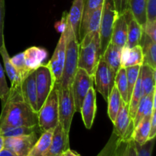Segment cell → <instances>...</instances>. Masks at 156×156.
I'll return each mask as SVG.
<instances>
[{"mask_svg": "<svg viewBox=\"0 0 156 156\" xmlns=\"http://www.w3.org/2000/svg\"><path fill=\"white\" fill-rule=\"evenodd\" d=\"M18 126H38L37 112L24 100L21 85L11 87L7 99L2 105L0 115V129Z\"/></svg>", "mask_w": 156, "mask_h": 156, "instance_id": "obj_1", "label": "cell"}, {"mask_svg": "<svg viewBox=\"0 0 156 156\" xmlns=\"http://www.w3.org/2000/svg\"><path fill=\"white\" fill-rule=\"evenodd\" d=\"M101 57L99 31L86 34L79 42L78 68L83 69L93 76Z\"/></svg>", "mask_w": 156, "mask_h": 156, "instance_id": "obj_2", "label": "cell"}, {"mask_svg": "<svg viewBox=\"0 0 156 156\" xmlns=\"http://www.w3.org/2000/svg\"><path fill=\"white\" fill-rule=\"evenodd\" d=\"M79 42L76 39L69 22L66 27V48L63 70L60 80L56 82L58 88H69L71 87L76 70L78 69Z\"/></svg>", "mask_w": 156, "mask_h": 156, "instance_id": "obj_3", "label": "cell"}, {"mask_svg": "<svg viewBox=\"0 0 156 156\" xmlns=\"http://www.w3.org/2000/svg\"><path fill=\"white\" fill-rule=\"evenodd\" d=\"M37 115L38 126L41 132L54 129L59 123V90L56 83Z\"/></svg>", "mask_w": 156, "mask_h": 156, "instance_id": "obj_4", "label": "cell"}, {"mask_svg": "<svg viewBox=\"0 0 156 156\" xmlns=\"http://www.w3.org/2000/svg\"><path fill=\"white\" fill-rule=\"evenodd\" d=\"M118 14L116 11L113 0H104L102 6L101 19L100 34L101 56H102L107 47L111 42V34L114 22L117 19Z\"/></svg>", "mask_w": 156, "mask_h": 156, "instance_id": "obj_5", "label": "cell"}, {"mask_svg": "<svg viewBox=\"0 0 156 156\" xmlns=\"http://www.w3.org/2000/svg\"><path fill=\"white\" fill-rule=\"evenodd\" d=\"M59 90V123L67 136H69L73 116L76 112L71 87Z\"/></svg>", "mask_w": 156, "mask_h": 156, "instance_id": "obj_6", "label": "cell"}, {"mask_svg": "<svg viewBox=\"0 0 156 156\" xmlns=\"http://www.w3.org/2000/svg\"><path fill=\"white\" fill-rule=\"evenodd\" d=\"M116 73L101 57L94 73V84L96 90L108 101V96L114 86Z\"/></svg>", "mask_w": 156, "mask_h": 156, "instance_id": "obj_7", "label": "cell"}, {"mask_svg": "<svg viewBox=\"0 0 156 156\" xmlns=\"http://www.w3.org/2000/svg\"><path fill=\"white\" fill-rule=\"evenodd\" d=\"M92 87H94V77L83 69L78 68L71 85L76 111L80 112L82 101Z\"/></svg>", "mask_w": 156, "mask_h": 156, "instance_id": "obj_8", "label": "cell"}, {"mask_svg": "<svg viewBox=\"0 0 156 156\" xmlns=\"http://www.w3.org/2000/svg\"><path fill=\"white\" fill-rule=\"evenodd\" d=\"M37 105V111L41 109L43 104L48 97L49 94L54 87L56 81L47 65H42L36 70Z\"/></svg>", "mask_w": 156, "mask_h": 156, "instance_id": "obj_9", "label": "cell"}, {"mask_svg": "<svg viewBox=\"0 0 156 156\" xmlns=\"http://www.w3.org/2000/svg\"><path fill=\"white\" fill-rule=\"evenodd\" d=\"M113 124V132L119 138L125 140H129L132 139L133 132L134 129L133 121L129 117V105L123 102V101Z\"/></svg>", "mask_w": 156, "mask_h": 156, "instance_id": "obj_10", "label": "cell"}, {"mask_svg": "<svg viewBox=\"0 0 156 156\" xmlns=\"http://www.w3.org/2000/svg\"><path fill=\"white\" fill-rule=\"evenodd\" d=\"M66 29L62 33H61L60 37L56 44L53 56L48 63L46 64L51 72L56 82H59L62 76L66 57Z\"/></svg>", "mask_w": 156, "mask_h": 156, "instance_id": "obj_11", "label": "cell"}, {"mask_svg": "<svg viewBox=\"0 0 156 156\" xmlns=\"http://www.w3.org/2000/svg\"><path fill=\"white\" fill-rule=\"evenodd\" d=\"M37 139V133L19 136L5 137L4 148L12 151L17 156H27Z\"/></svg>", "mask_w": 156, "mask_h": 156, "instance_id": "obj_12", "label": "cell"}, {"mask_svg": "<svg viewBox=\"0 0 156 156\" xmlns=\"http://www.w3.org/2000/svg\"><path fill=\"white\" fill-rule=\"evenodd\" d=\"M96 111H97L96 92L94 87H92L87 93L80 108L82 120H83L85 126L88 129H90L92 126Z\"/></svg>", "mask_w": 156, "mask_h": 156, "instance_id": "obj_13", "label": "cell"}, {"mask_svg": "<svg viewBox=\"0 0 156 156\" xmlns=\"http://www.w3.org/2000/svg\"><path fill=\"white\" fill-rule=\"evenodd\" d=\"M68 149H69V136L66 135L60 123H58L53 129L51 143L45 156H60Z\"/></svg>", "mask_w": 156, "mask_h": 156, "instance_id": "obj_14", "label": "cell"}, {"mask_svg": "<svg viewBox=\"0 0 156 156\" xmlns=\"http://www.w3.org/2000/svg\"><path fill=\"white\" fill-rule=\"evenodd\" d=\"M21 91L24 100L34 111L38 113L37 105V88H36V71L30 72L21 83Z\"/></svg>", "mask_w": 156, "mask_h": 156, "instance_id": "obj_15", "label": "cell"}, {"mask_svg": "<svg viewBox=\"0 0 156 156\" xmlns=\"http://www.w3.org/2000/svg\"><path fill=\"white\" fill-rule=\"evenodd\" d=\"M155 98H156V88L153 90L150 94L148 95L143 96L139 104L138 109L135 117L133 118L134 128L140 123V122L144 117H150L152 116V111L155 107Z\"/></svg>", "mask_w": 156, "mask_h": 156, "instance_id": "obj_16", "label": "cell"}, {"mask_svg": "<svg viewBox=\"0 0 156 156\" xmlns=\"http://www.w3.org/2000/svg\"><path fill=\"white\" fill-rule=\"evenodd\" d=\"M127 40V20L125 12L117 16L112 34H111V42L115 44L120 48H123L126 44Z\"/></svg>", "mask_w": 156, "mask_h": 156, "instance_id": "obj_17", "label": "cell"}, {"mask_svg": "<svg viewBox=\"0 0 156 156\" xmlns=\"http://www.w3.org/2000/svg\"><path fill=\"white\" fill-rule=\"evenodd\" d=\"M127 20V40L126 46L131 48L140 45L143 34V27L133 17L130 10L125 12Z\"/></svg>", "mask_w": 156, "mask_h": 156, "instance_id": "obj_18", "label": "cell"}, {"mask_svg": "<svg viewBox=\"0 0 156 156\" xmlns=\"http://www.w3.org/2000/svg\"><path fill=\"white\" fill-rule=\"evenodd\" d=\"M143 64V53L140 45L128 47L125 45L121 50V67L142 66Z\"/></svg>", "mask_w": 156, "mask_h": 156, "instance_id": "obj_19", "label": "cell"}, {"mask_svg": "<svg viewBox=\"0 0 156 156\" xmlns=\"http://www.w3.org/2000/svg\"><path fill=\"white\" fill-rule=\"evenodd\" d=\"M26 66L30 70H36L44 62L48 56V52L44 48L38 47H30L24 51Z\"/></svg>", "mask_w": 156, "mask_h": 156, "instance_id": "obj_20", "label": "cell"}, {"mask_svg": "<svg viewBox=\"0 0 156 156\" xmlns=\"http://www.w3.org/2000/svg\"><path fill=\"white\" fill-rule=\"evenodd\" d=\"M85 0H73L71 8L68 12V21L71 24L77 41L79 42L80 26L85 8Z\"/></svg>", "mask_w": 156, "mask_h": 156, "instance_id": "obj_21", "label": "cell"}, {"mask_svg": "<svg viewBox=\"0 0 156 156\" xmlns=\"http://www.w3.org/2000/svg\"><path fill=\"white\" fill-rule=\"evenodd\" d=\"M102 6L94 9L88 16L82 20L80 26L79 42L86 34L92 31H99L101 19Z\"/></svg>", "mask_w": 156, "mask_h": 156, "instance_id": "obj_22", "label": "cell"}, {"mask_svg": "<svg viewBox=\"0 0 156 156\" xmlns=\"http://www.w3.org/2000/svg\"><path fill=\"white\" fill-rule=\"evenodd\" d=\"M140 45L143 53V64L156 69V42L143 32Z\"/></svg>", "mask_w": 156, "mask_h": 156, "instance_id": "obj_23", "label": "cell"}, {"mask_svg": "<svg viewBox=\"0 0 156 156\" xmlns=\"http://www.w3.org/2000/svg\"><path fill=\"white\" fill-rule=\"evenodd\" d=\"M142 93L143 96L148 95L155 88L156 72L146 64H143L140 68Z\"/></svg>", "mask_w": 156, "mask_h": 156, "instance_id": "obj_24", "label": "cell"}, {"mask_svg": "<svg viewBox=\"0 0 156 156\" xmlns=\"http://www.w3.org/2000/svg\"><path fill=\"white\" fill-rule=\"evenodd\" d=\"M0 55L2 58L3 63H4L5 73L7 74L9 80L11 81V87H15L21 85V79L19 73H18L15 67L12 66L10 61V56L8 53L7 49H6L5 44H3L0 48Z\"/></svg>", "mask_w": 156, "mask_h": 156, "instance_id": "obj_25", "label": "cell"}, {"mask_svg": "<svg viewBox=\"0 0 156 156\" xmlns=\"http://www.w3.org/2000/svg\"><path fill=\"white\" fill-rule=\"evenodd\" d=\"M121 50L113 43L110 42L101 57L115 73L121 67Z\"/></svg>", "mask_w": 156, "mask_h": 156, "instance_id": "obj_26", "label": "cell"}, {"mask_svg": "<svg viewBox=\"0 0 156 156\" xmlns=\"http://www.w3.org/2000/svg\"><path fill=\"white\" fill-rule=\"evenodd\" d=\"M53 133V129L42 132L41 136L37 139L27 156H45L51 143Z\"/></svg>", "mask_w": 156, "mask_h": 156, "instance_id": "obj_27", "label": "cell"}, {"mask_svg": "<svg viewBox=\"0 0 156 156\" xmlns=\"http://www.w3.org/2000/svg\"><path fill=\"white\" fill-rule=\"evenodd\" d=\"M150 117H144L134 128L132 140L140 145H143L149 140L150 132Z\"/></svg>", "mask_w": 156, "mask_h": 156, "instance_id": "obj_28", "label": "cell"}, {"mask_svg": "<svg viewBox=\"0 0 156 156\" xmlns=\"http://www.w3.org/2000/svg\"><path fill=\"white\" fill-rule=\"evenodd\" d=\"M146 4L147 0H129V7L133 17L144 27L146 23Z\"/></svg>", "mask_w": 156, "mask_h": 156, "instance_id": "obj_29", "label": "cell"}, {"mask_svg": "<svg viewBox=\"0 0 156 156\" xmlns=\"http://www.w3.org/2000/svg\"><path fill=\"white\" fill-rule=\"evenodd\" d=\"M108 104V114L110 120H111L112 123H114L117 114L118 113L119 109L120 108L122 102L121 96H120V93H119L118 90L116 88L114 85L113 87L112 90H111V93H110L109 96H108V101H107Z\"/></svg>", "mask_w": 156, "mask_h": 156, "instance_id": "obj_30", "label": "cell"}, {"mask_svg": "<svg viewBox=\"0 0 156 156\" xmlns=\"http://www.w3.org/2000/svg\"><path fill=\"white\" fill-rule=\"evenodd\" d=\"M114 85L118 90L119 93L121 96L122 101L129 105L128 103L127 78H126V69L123 67H120L118 71L116 73Z\"/></svg>", "mask_w": 156, "mask_h": 156, "instance_id": "obj_31", "label": "cell"}, {"mask_svg": "<svg viewBox=\"0 0 156 156\" xmlns=\"http://www.w3.org/2000/svg\"><path fill=\"white\" fill-rule=\"evenodd\" d=\"M143 97V93H142V86H141V79H140V73L138 76L136 85L134 86L133 91L132 95H131L130 100L129 103V117L132 120L135 117L136 114L137 109H138L139 104L140 100Z\"/></svg>", "mask_w": 156, "mask_h": 156, "instance_id": "obj_32", "label": "cell"}, {"mask_svg": "<svg viewBox=\"0 0 156 156\" xmlns=\"http://www.w3.org/2000/svg\"><path fill=\"white\" fill-rule=\"evenodd\" d=\"M41 131L39 126L36 127H27V126H18V127H11L6 129H0V135L5 137H15L19 136L28 135L33 133H37Z\"/></svg>", "mask_w": 156, "mask_h": 156, "instance_id": "obj_33", "label": "cell"}, {"mask_svg": "<svg viewBox=\"0 0 156 156\" xmlns=\"http://www.w3.org/2000/svg\"><path fill=\"white\" fill-rule=\"evenodd\" d=\"M10 61L12 62V66L15 67V69L18 71L19 73L20 76H21V81L29 74L33 70H30L27 66H26L25 60H24V52L22 53H19L17 55H15L13 57L10 58Z\"/></svg>", "mask_w": 156, "mask_h": 156, "instance_id": "obj_34", "label": "cell"}, {"mask_svg": "<svg viewBox=\"0 0 156 156\" xmlns=\"http://www.w3.org/2000/svg\"><path fill=\"white\" fill-rule=\"evenodd\" d=\"M140 68H141V66H135L125 68L126 69L128 85V103H129V100H130L134 86H135L136 82L138 79L139 75H140Z\"/></svg>", "mask_w": 156, "mask_h": 156, "instance_id": "obj_35", "label": "cell"}, {"mask_svg": "<svg viewBox=\"0 0 156 156\" xmlns=\"http://www.w3.org/2000/svg\"><path fill=\"white\" fill-rule=\"evenodd\" d=\"M120 138L113 132L109 141L97 156H115L116 149Z\"/></svg>", "mask_w": 156, "mask_h": 156, "instance_id": "obj_36", "label": "cell"}, {"mask_svg": "<svg viewBox=\"0 0 156 156\" xmlns=\"http://www.w3.org/2000/svg\"><path fill=\"white\" fill-rule=\"evenodd\" d=\"M155 141V138L149 140L143 145H140L134 142L136 150V156H152Z\"/></svg>", "mask_w": 156, "mask_h": 156, "instance_id": "obj_37", "label": "cell"}, {"mask_svg": "<svg viewBox=\"0 0 156 156\" xmlns=\"http://www.w3.org/2000/svg\"><path fill=\"white\" fill-rule=\"evenodd\" d=\"M9 91H10V88L8 86L7 82H6L5 70L0 62V100H1L2 105L4 104V102L7 99Z\"/></svg>", "mask_w": 156, "mask_h": 156, "instance_id": "obj_38", "label": "cell"}, {"mask_svg": "<svg viewBox=\"0 0 156 156\" xmlns=\"http://www.w3.org/2000/svg\"><path fill=\"white\" fill-rule=\"evenodd\" d=\"M103 2L104 0H85V8H84L82 20L85 18L86 16H88L94 9L103 5Z\"/></svg>", "mask_w": 156, "mask_h": 156, "instance_id": "obj_39", "label": "cell"}, {"mask_svg": "<svg viewBox=\"0 0 156 156\" xmlns=\"http://www.w3.org/2000/svg\"><path fill=\"white\" fill-rule=\"evenodd\" d=\"M156 21V0H147L146 22Z\"/></svg>", "mask_w": 156, "mask_h": 156, "instance_id": "obj_40", "label": "cell"}, {"mask_svg": "<svg viewBox=\"0 0 156 156\" xmlns=\"http://www.w3.org/2000/svg\"><path fill=\"white\" fill-rule=\"evenodd\" d=\"M5 0H0V48L5 44L4 38Z\"/></svg>", "mask_w": 156, "mask_h": 156, "instance_id": "obj_41", "label": "cell"}, {"mask_svg": "<svg viewBox=\"0 0 156 156\" xmlns=\"http://www.w3.org/2000/svg\"><path fill=\"white\" fill-rule=\"evenodd\" d=\"M143 32L153 41L156 42V21L146 22L143 27Z\"/></svg>", "mask_w": 156, "mask_h": 156, "instance_id": "obj_42", "label": "cell"}, {"mask_svg": "<svg viewBox=\"0 0 156 156\" xmlns=\"http://www.w3.org/2000/svg\"><path fill=\"white\" fill-rule=\"evenodd\" d=\"M115 6L116 11H117L118 15H122L129 10V0H113Z\"/></svg>", "mask_w": 156, "mask_h": 156, "instance_id": "obj_43", "label": "cell"}, {"mask_svg": "<svg viewBox=\"0 0 156 156\" xmlns=\"http://www.w3.org/2000/svg\"><path fill=\"white\" fill-rule=\"evenodd\" d=\"M128 142H129V140L120 139L118 144H117V149H116V156H126Z\"/></svg>", "mask_w": 156, "mask_h": 156, "instance_id": "obj_44", "label": "cell"}, {"mask_svg": "<svg viewBox=\"0 0 156 156\" xmlns=\"http://www.w3.org/2000/svg\"><path fill=\"white\" fill-rule=\"evenodd\" d=\"M67 22H68V13L67 12H63L60 21H57L56 24H55V28L56 29L58 32L62 33L66 29Z\"/></svg>", "mask_w": 156, "mask_h": 156, "instance_id": "obj_45", "label": "cell"}, {"mask_svg": "<svg viewBox=\"0 0 156 156\" xmlns=\"http://www.w3.org/2000/svg\"><path fill=\"white\" fill-rule=\"evenodd\" d=\"M156 136V108L152 111V116L150 118V132H149V140L155 138Z\"/></svg>", "mask_w": 156, "mask_h": 156, "instance_id": "obj_46", "label": "cell"}, {"mask_svg": "<svg viewBox=\"0 0 156 156\" xmlns=\"http://www.w3.org/2000/svg\"><path fill=\"white\" fill-rule=\"evenodd\" d=\"M126 156H136V150L135 143L131 139L128 142L127 152H126Z\"/></svg>", "mask_w": 156, "mask_h": 156, "instance_id": "obj_47", "label": "cell"}, {"mask_svg": "<svg viewBox=\"0 0 156 156\" xmlns=\"http://www.w3.org/2000/svg\"><path fill=\"white\" fill-rule=\"evenodd\" d=\"M0 156H17L15 154H14L12 151L9 150L7 149H3L0 152Z\"/></svg>", "mask_w": 156, "mask_h": 156, "instance_id": "obj_48", "label": "cell"}, {"mask_svg": "<svg viewBox=\"0 0 156 156\" xmlns=\"http://www.w3.org/2000/svg\"><path fill=\"white\" fill-rule=\"evenodd\" d=\"M62 156H80V155H79L77 152L71 150L70 149H68L62 154Z\"/></svg>", "mask_w": 156, "mask_h": 156, "instance_id": "obj_49", "label": "cell"}, {"mask_svg": "<svg viewBox=\"0 0 156 156\" xmlns=\"http://www.w3.org/2000/svg\"><path fill=\"white\" fill-rule=\"evenodd\" d=\"M4 143H5V137L0 135V152L4 149Z\"/></svg>", "mask_w": 156, "mask_h": 156, "instance_id": "obj_50", "label": "cell"}, {"mask_svg": "<svg viewBox=\"0 0 156 156\" xmlns=\"http://www.w3.org/2000/svg\"><path fill=\"white\" fill-rule=\"evenodd\" d=\"M60 156H62V155H60Z\"/></svg>", "mask_w": 156, "mask_h": 156, "instance_id": "obj_51", "label": "cell"}, {"mask_svg": "<svg viewBox=\"0 0 156 156\" xmlns=\"http://www.w3.org/2000/svg\"><path fill=\"white\" fill-rule=\"evenodd\" d=\"M115 156H116V155H115Z\"/></svg>", "mask_w": 156, "mask_h": 156, "instance_id": "obj_52", "label": "cell"}]
</instances>
